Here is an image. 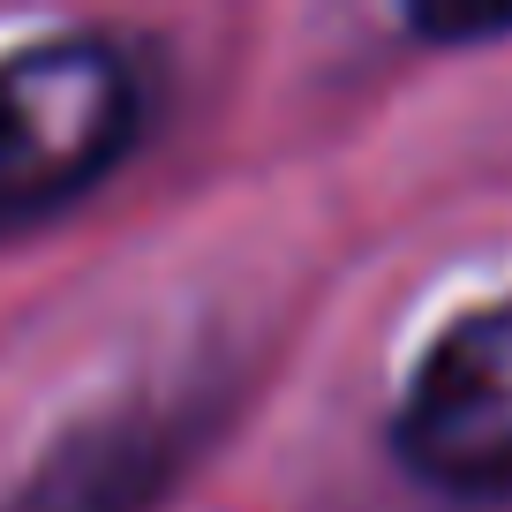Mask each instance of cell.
Returning a JSON list of instances; mask_svg holds the SVG:
<instances>
[{
  "instance_id": "6da1fadb",
  "label": "cell",
  "mask_w": 512,
  "mask_h": 512,
  "mask_svg": "<svg viewBox=\"0 0 512 512\" xmlns=\"http://www.w3.org/2000/svg\"><path fill=\"white\" fill-rule=\"evenodd\" d=\"M136 68L106 38H61L0 61V226L91 189L136 144Z\"/></svg>"
},
{
  "instance_id": "7a4b0ae2",
  "label": "cell",
  "mask_w": 512,
  "mask_h": 512,
  "mask_svg": "<svg viewBox=\"0 0 512 512\" xmlns=\"http://www.w3.org/2000/svg\"><path fill=\"white\" fill-rule=\"evenodd\" d=\"M400 452L452 490H512V302L437 339L407 384Z\"/></svg>"
}]
</instances>
